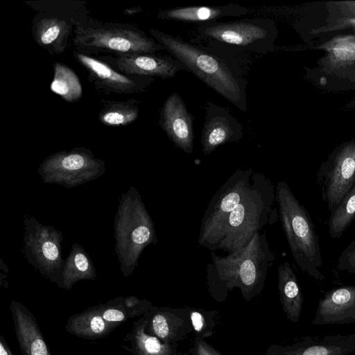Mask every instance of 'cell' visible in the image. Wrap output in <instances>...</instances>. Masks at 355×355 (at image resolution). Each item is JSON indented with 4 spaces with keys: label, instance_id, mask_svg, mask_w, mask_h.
I'll return each mask as SVG.
<instances>
[{
    "label": "cell",
    "instance_id": "6da1fadb",
    "mask_svg": "<svg viewBox=\"0 0 355 355\" xmlns=\"http://www.w3.org/2000/svg\"><path fill=\"white\" fill-rule=\"evenodd\" d=\"M149 32L171 55L186 66L188 71L239 110L248 111L247 81L230 54L187 42L157 29L150 28Z\"/></svg>",
    "mask_w": 355,
    "mask_h": 355
},
{
    "label": "cell",
    "instance_id": "7a4b0ae2",
    "mask_svg": "<svg viewBox=\"0 0 355 355\" xmlns=\"http://www.w3.org/2000/svg\"><path fill=\"white\" fill-rule=\"evenodd\" d=\"M207 266V279L210 295L218 302L225 300L228 293L239 288L250 302L262 291L267 272L275 259L266 233L257 232L241 250L218 257L211 253Z\"/></svg>",
    "mask_w": 355,
    "mask_h": 355
},
{
    "label": "cell",
    "instance_id": "3957f363",
    "mask_svg": "<svg viewBox=\"0 0 355 355\" xmlns=\"http://www.w3.org/2000/svg\"><path fill=\"white\" fill-rule=\"evenodd\" d=\"M276 193L271 181L263 174L254 172L252 185L225 221L214 250L228 254L244 248L257 232L272 223Z\"/></svg>",
    "mask_w": 355,
    "mask_h": 355
},
{
    "label": "cell",
    "instance_id": "277c9868",
    "mask_svg": "<svg viewBox=\"0 0 355 355\" xmlns=\"http://www.w3.org/2000/svg\"><path fill=\"white\" fill-rule=\"evenodd\" d=\"M275 193L280 221L294 261L302 272L324 281L318 236L309 212L284 181L278 182Z\"/></svg>",
    "mask_w": 355,
    "mask_h": 355
},
{
    "label": "cell",
    "instance_id": "5b68a950",
    "mask_svg": "<svg viewBox=\"0 0 355 355\" xmlns=\"http://www.w3.org/2000/svg\"><path fill=\"white\" fill-rule=\"evenodd\" d=\"M71 42L76 51L93 57L103 54L156 53L165 50L133 24L101 21L90 16L75 27Z\"/></svg>",
    "mask_w": 355,
    "mask_h": 355
},
{
    "label": "cell",
    "instance_id": "8992f818",
    "mask_svg": "<svg viewBox=\"0 0 355 355\" xmlns=\"http://www.w3.org/2000/svg\"><path fill=\"white\" fill-rule=\"evenodd\" d=\"M275 34L274 24L270 19L216 20L198 26L193 41L229 54L230 51L264 54L272 49Z\"/></svg>",
    "mask_w": 355,
    "mask_h": 355
},
{
    "label": "cell",
    "instance_id": "52a82bcc",
    "mask_svg": "<svg viewBox=\"0 0 355 355\" xmlns=\"http://www.w3.org/2000/svg\"><path fill=\"white\" fill-rule=\"evenodd\" d=\"M254 173L252 168L237 169L213 196L202 218L200 245L214 250L225 221L250 189Z\"/></svg>",
    "mask_w": 355,
    "mask_h": 355
},
{
    "label": "cell",
    "instance_id": "ba28073f",
    "mask_svg": "<svg viewBox=\"0 0 355 355\" xmlns=\"http://www.w3.org/2000/svg\"><path fill=\"white\" fill-rule=\"evenodd\" d=\"M104 171V162L94 157L84 148L63 150L49 156L42 163L39 172L44 180L65 187H74L93 180Z\"/></svg>",
    "mask_w": 355,
    "mask_h": 355
},
{
    "label": "cell",
    "instance_id": "9c48e42d",
    "mask_svg": "<svg viewBox=\"0 0 355 355\" xmlns=\"http://www.w3.org/2000/svg\"><path fill=\"white\" fill-rule=\"evenodd\" d=\"M317 183L323 202L333 212L355 184V141L344 144L321 166Z\"/></svg>",
    "mask_w": 355,
    "mask_h": 355
},
{
    "label": "cell",
    "instance_id": "30bf717a",
    "mask_svg": "<svg viewBox=\"0 0 355 355\" xmlns=\"http://www.w3.org/2000/svg\"><path fill=\"white\" fill-rule=\"evenodd\" d=\"M65 12L39 8L33 19V39L38 46L51 55L62 53L69 45L75 27L89 16L88 10Z\"/></svg>",
    "mask_w": 355,
    "mask_h": 355
},
{
    "label": "cell",
    "instance_id": "8fae6325",
    "mask_svg": "<svg viewBox=\"0 0 355 355\" xmlns=\"http://www.w3.org/2000/svg\"><path fill=\"white\" fill-rule=\"evenodd\" d=\"M26 225L25 254L39 271L62 288L64 265L62 259L61 235L56 230L41 224Z\"/></svg>",
    "mask_w": 355,
    "mask_h": 355
},
{
    "label": "cell",
    "instance_id": "7c38bea8",
    "mask_svg": "<svg viewBox=\"0 0 355 355\" xmlns=\"http://www.w3.org/2000/svg\"><path fill=\"white\" fill-rule=\"evenodd\" d=\"M73 55L87 71V78L93 87L105 94L131 95L146 92L155 78L124 74L103 61L76 50Z\"/></svg>",
    "mask_w": 355,
    "mask_h": 355
},
{
    "label": "cell",
    "instance_id": "4fadbf2b",
    "mask_svg": "<svg viewBox=\"0 0 355 355\" xmlns=\"http://www.w3.org/2000/svg\"><path fill=\"white\" fill-rule=\"evenodd\" d=\"M117 71L130 75L167 79L180 71H187L186 66L172 55L157 53L111 54L94 57Z\"/></svg>",
    "mask_w": 355,
    "mask_h": 355
},
{
    "label": "cell",
    "instance_id": "5bb4252c",
    "mask_svg": "<svg viewBox=\"0 0 355 355\" xmlns=\"http://www.w3.org/2000/svg\"><path fill=\"white\" fill-rule=\"evenodd\" d=\"M193 120L176 92L167 97L159 112V124L162 130L179 149L189 155L193 150Z\"/></svg>",
    "mask_w": 355,
    "mask_h": 355
},
{
    "label": "cell",
    "instance_id": "9a60e30c",
    "mask_svg": "<svg viewBox=\"0 0 355 355\" xmlns=\"http://www.w3.org/2000/svg\"><path fill=\"white\" fill-rule=\"evenodd\" d=\"M243 137V126L228 109L207 102L205 119L201 132L202 151L212 153L219 146L239 142Z\"/></svg>",
    "mask_w": 355,
    "mask_h": 355
},
{
    "label": "cell",
    "instance_id": "2e32d148",
    "mask_svg": "<svg viewBox=\"0 0 355 355\" xmlns=\"http://www.w3.org/2000/svg\"><path fill=\"white\" fill-rule=\"evenodd\" d=\"M146 319L145 331L162 341L178 344L193 334L188 311L182 308L152 306L143 315Z\"/></svg>",
    "mask_w": 355,
    "mask_h": 355
},
{
    "label": "cell",
    "instance_id": "e0dca14e",
    "mask_svg": "<svg viewBox=\"0 0 355 355\" xmlns=\"http://www.w3.org/2000/svg\"><path fill=\"white\" fill-rule=\"evenodd\" d=\"M354 352L355 333L304 336L290 345H272L265 355H349Z\"/></svg>",
    "mask_w": 355,
    "mask_h": 355
},
{
    "label": "cell",
    "instance_id": "ac0fdd59",
    "mask_svg": "<svg viewBox=\"0 0 355 355\" xmlns=\"http://www.w3.org/2000/svg\"><path fill=\"white\" fill-rule=\"evenodd\" d=\"M311 324H355V286H343L327 291L318 302Z\"/></svg>",
    "mask_w": 355,
    "mask_h": 355
},
{
    "label": "cell",
    "instance_id": "d6986e66",
    "mask_svg": "<svg viewBox=\"0 0 355 355\" xmlns=\"http://www.w3.org/2000/svg\"><path fill=\"white\" fill-rule=\"evenodd\" d=\"M127 230H130V236L121 245V257L128 249L130 254L128 259L130 260V267L132 270L134 266L137 265V261L142 250L150 243H156L153 222L139 196L135 197L130 203V227Z\"/></svg>",
    "mask_w": 355,
    "mask_h": 355
},
{
    "label": "cell",
    "instance_id": "ffe728a7",
    "mask_svg": "<svg viewBox=\"0 0 355 355\" xmlns=\"http://www.w3.org/2000/svg\"><path fill=\"white\" fill-rule=\"evenodd\" d=\"M16 338L23 355H52L33 314L21 303L10 305Z\"/></svg>",
    "mask_w": 355,
    "mask_h": 355
},
{
    "label": "cell",
    "instance_id": "44dd1931",
    "mask_svg": "<svg viewBox=\"0 0 355 355\" xmlns=\"http://www.w3.org/2000/svg\"><path fill=\"white\" fill-rule=\"evenodd\" d=\"M146 319L142 316L134 322L132 329L123 338L121 347L133 355H189L178 344H169L145 331Z\"/></svg>",
    "mask_w": 355,
    "mask_h": 355
},
{
    "label": "cell",
    "instance_id": "7402d4cb",
    "mask_svg": "<svg viewBox=\"0 0 355 355\" xmlns=\"http://www.w3.org/2000/svg\"><path fill=\"white\" fill-rule=\"evenodd\" d=\"M248 9L238 4L216 6H189L161 10L157 14L160 19L189 23L205 24L217 19L241 17L248 13Z\"/></svg>",
    "mask_w": 355,
    "mask_h": 355
},
{
    "label": "cell",
    "instance_id": "603a6c76",
    "mask_svg": "<svg viewBox=\"0 0 355 355\" xmlns=\"http://www.w3.org/2000/svg\"><path fill=\"white\" fill-rule=\"evenodd\" d=\"M278 291L283 311L288 320L297 323L301 315L303 296L297 276L288 261L277 268Z\"/></svg>",
    "mask_w": 355,
    "mask_h": 355
},
{
    "label": "cell",
    "instance_id": "cb8c5ba5",
    "mask_svg": "<svg viewBox=\"0 0 355 355\" xmlns=\"http://www.w3.org/2000/svg\"><path fill=\"white\" fill-rule=\"evenodd\" d=\"M117 327L103 319L101 304H98L70 316L65 329L68 333L79 338L98 339L106 336Z\"/></svg>",
    "mask_w": 355,
    "mask_h": 355
},
{
    "label": "cell",
    "instance_id": "d4e9b609",
    "mask_svg": "<svg viewBox=\"0 0 355 355\" xmlns=\"http://www.w3.org/2000/svg\"><path fill=\"white\" fill-rule=\"evenodd\" d=\"M99 121L107 126H123L133 123L139 116L140 102L136 99L126 101H101Z\"/></svg>",
    "mask_w": 355,
    "mask_h": 355
},
{
    "label": "cell",
    "instance_id": "484cf974",
    "mask_svg": "<svg viewBox=\"0 0 355 355\" xmlns=\"http://www.w3.org/2000/svg\"><path fill=\"white\" fill-rule=\"evenodd\" d=\"M51 90L69 103L76 102L83 96V87L76 73L63 63L55 62Z\"/></svg>",
    "mask_w": 355,
    "mask_h": 355
},
{
    "label": "cell",
    "instance_id": "4316f807",
    "mask_svg": "<svg viewBox=\"0 0 355 355\" xmlns=\"http://www.w3.org/2000/svg\"><path fill=\"white\" fill-rule=\"evenodd\" d=\"M94 268L81 248L75 247L69 257L62 273V288L69 290L80 279H94Z\"/></svg>",
    "mask_w": 355,
    "mask_h": 355
},
{
    "label": "cell",
    "instance_id": "83f0119b",
    "mask_svg": "<svg viewBox=\"0 0 355 355\" xmlns=\"http://www.w3.org/2000/svg\"><path fill=\"white\" fill-rule=\"evenodd\" d=\"M355 218V184L331 213L328 227L332 239L340 238Z\"/></svg>",
    "mask_w": 355,
    "mask_h": 355
},
{
    "label": "cell",
    "instance_id": "f1b7e54d",
    "mask_svg": "<svg viewBox=\"0 0 355 355\" xmlns=\"http://www.w3.org/2000/svg\"><path fill=\"white\" fill-rule=\"evenodd\" d=\"M188 311L193 330V338H208L215 333L220 313L216 310H204L184 306Z\"/></svg>",
    "mask_w": 355,
    "mask_h": 355
},
{
    "label": "cell",
    "instance_id": "f546056e",
    "mask_svg": "<svg viewBox=\"0 0 355 355\" xmlns=\"http://www.w3.org/2000/svg\"><path fill=\"white\" fill-rule=\"evenodd\" d=\"M336 63L355 62V35L334 38L321 46Z\"/></svg>",
    "mask_w": 355,
    "mask_h": 355
},
{
    "label": "cell",
    "instance_id": "4dcf8cb0",
    "mask_svg": "<svg viewBox=\"0 0 355 355\" xmlns=\"http://www.w3.org/2000/svg\"><path fill=\"white\" fill-rule=\"evenodd\" d=\"M101 311L105 320L117 326L129 318L123 305L122 297L109 300L105 304H101Z\"/></svg>",
    "mask_w": 355,
    "mask_h": 355
},
{
    "label": "cell",
    "instance_id": "1f68e13d",
    "mask_svg": "<svg viewBox=\"0 0 355 355\" xmlns=\"http://www.w3.org/2000/svg\"><path fill=\"white\" fill-rule=\"evenodd\" d=\"M123 305L129 316V318L144 315L153 304L145 299H139L135 296L122 298Z\"/></svg>",
    "mask_w": 355,
    "mask_h": 355
},
{
    "label": "cell",
    "instance_id": "d6a6232c",
    "mask_svg": "<svg viewBox=\"0 0 355 355\" xmlns=\"http://www.w3.org/2000/svg\"><path fill=\"white\" fill-rule=\"evenodd\" d=\"M337 268L355 275V239L343 251L338 259Z\"/></svg>",
    "mask_w": 355,
    "mask_h": 355
},
{
    "label": "cell",
    "instance_id": "836d02e7",
    "mask_svg": "<svg viewBox=\"0 0 355 355\" xmlns=\"http://www.w3.org/2000/svg\"><path fill=\"white\" fill-rule=\"evenodd\" d=\"M345 12L349 13L350 17L340 18L337 20L334 24L331 27L322 28V29H318L316 32L327 31H335L341 28H345L349 26L355 28V1H346L344 2Z\"/></svg>",
    "mask_w": 355,
    "mask_h": 355
},
{
    "label": "cell",
    "instance_id": "e575fe53",
    "mask_svg": "<svg viewBox=\"0 0 355 355\" xmlns=\"http://www.w3.org/2000/svg\"><path fill=\"white\" fill-rule=\"evenodd\" d=\"M189 352L191 355H223L205 339L198 338H193Z\"/></svg>",
    "mask_w": 355,
    "mask_h": 355
},
{
    "label": "cell",
    "instance_id": "d590c367",
    "mask_svg": "<svg viewBox=\"0 0 355 355\" xmlns=\"http://www.w3.org/2000/svg\"><path fill=\"white\" fill-rule=\"evenodd\" d=\"M0 355H13L5 338L0 335Z\"/></svg>",
    "mask_w": 355,
    "mask_h": 355
},
{
    "label": "cell",
    "instance_id": "8d00e7d4",
    "mask_svg": "<svg viewBox=\"0 0 355 355\" xmlns=\"http://www.w3.org/2000/svg\"><path fill=\"white\" fill-rule=\"evenodd\" d=\"M143 11V9L141 6H135L130 8H126L124 10L123 13L125 15L132 16L137 13L141 12Z\"/></svg>",
    "mask_w": 355,
    "mask_h": 355
}]
</instances>
